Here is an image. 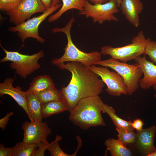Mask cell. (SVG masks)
Returning <instances> with one entry per match:
<instances>
[{
    "label": "cell",
    "instance_id": "obj_17",
    "mask_svg": "<svg viewBox=\"0 0 156 156\" xmlns=\"http://www.w3.org/2000/svg\"><path fill=\"white\" fill-rule=\"evenodd\" d=\"M55 88V83L53 80L49 75H44L35 77L26 92L35 94L46 90Z\"/></svg>",
    "mask_w": 156,
    "mask_h": 156
},
{
    "label": "cell",
    "instance_id": "obj_16",
    "mask_svg": "<svg viewBox=\"0 0 156 156\" xmlns=\"http://www.w3.org/2000/svg\"><path fill=\"white\" fill-rule=\"evenodd\" d=\"M28 117L31 121L42 122V103L36 96L26 92Z\"/></svg>",
    "mask_w": 156,
    "mask_h": 156
},
{
    "label": "cell",
    "instance_id": "obj_18",
    "mask_svg": "<svg viewBox=\"0 0 156 156\" xmlns=\"http://www.w3.org/2000/svg\"><path fill=\"white\" fill-rule=\"evenodd\" d=\"M102 112L106 113L110 117L116 128L125 131H134L135 129L132 127L130 120L127 121L119 117L116 113L113 107L103 103Z\"/></svg>",
    "mask_w": 156,
    "mask_h": 156
},
{
    "label": "cell",
    "instance_id": "obj_10",
    "mask_svg": "<svg viewBox=\"0 0 156 156\" xmlns=\"http://www.w3.org/2000/svg\"><path fill=\"white\" fill-rule=\"evenodd\" d=\"M40 0H22L14 8L5 12L9 21L16 26L29 19L34 14L43 13L47 9Z\"/></svg>",
    "mask_w": 156,
    "mask_h": 156
},
{
    "label": "cell",
    "instance_id": "obj_33",
    "mask_svg": "<svg viewBox=\"0 0 156 156\" xmlns=\"http://www.w3.org/2000/svg\"><path fill=\"white\" fill-rule=\"evenodd\" d=\"M47 8L51 7L52 0H40Z\"/></svg>",
    "mask_w": 156,
    "mask_h": 156
},
{
    "label": "cell",
    "instance_id": "obj_36",
    "mask_svg": "<svg viewBox=\"0 0 156 156\" xmlns=\"http://www.w3.org/2000/svg\"><path fill=\"white\" fill-rule=\"evenodd\" d=\"M148 156H156V150L153 153L148 155Z\"/></svg>",
    "mask_w": 156,
    "mask_h": 156
},
{
    "label": "cell",
    "instance_id": "obj_1",
    "mask_svg": "<svg viewBox=\"0 0 156 156\" xmlns=\"http://www.w3.org/2000/svg\"><path fill=\"white\" fill-rule=\"evenodd\" d=\"M54 65L61 69L68 70L72 74L68 86L60 90L62 100L70 113L82 99L99 95L102 92L104 83L97 74L83 64L68 62Z\"/></svg>",
    "mask_w": 156,
    "mask_h": 156
},
{
    "label": "cell",
    "instance_id": "obj_32",
    "mask_svg": "<svg viewBox=\"0 0 156 156\" xmlns=\"http://www.w3.org/2000/svg\"><path fill=\"white\" fill-rule=\"evenodd\" d=\"M90 1L93 4H103L107 2L109 0H86Z\"/></svg>",
    "mask_w": 156,
    "mask_h": 156
},
{
    "label": "cell",
    "instance_id": "obj_24",
    "mask_svg": "<svg viewBox=\"0 0 156 156\" xmlns=\"http://www.w3.org/2000/svg\"><path fill=\"white\" fill-rule=\"evenodd\" d=\"M118 133L117 140L125 146L128 144H135L136 142L137 134L134 131H129L120 130L116 128Z\"/></svg>",
    "mask_w": 156,
    "mask_h": 156
},
{
    "label": "cell",
    "instance_id": "obj_37",
    "mask_svg": "<svg viewBox=\"0 0 156 156\" xmlns=\"http://www.w3.org/2000/svg\"><path fill=\"white\" fill-rule=\"evenodd\" d=\"M117 2L118 6L119 7L122 0H116Z\"/></svg>",
    "mask_w": 156,
    "mask_h": 156
},
{
    "label": "cell",
    "instance_id": "obj_28",
    "mask_svg": "<svg viewBox=\"0 0 156 156\" xmlns=\"http://www.w3.org/2000/svg\"><path fill=\"white\" fill-rule=\"evenodd\" d=\"M4 144H0V156H12L13 147H5Z\"/></svg>",
    "mask_w": 156,
    "mask_h": 156
},
{
    "label": "cell",
    "instance_id": "obj_19",
    "mask_svg": "<svg viewBox=\"0 0 156 156\" xmlns=\"http://www.w3.org/2000/svg\"><path fill=\"white\" fill-rule=\"evenodd\" d=\"M62 5L60 9L56 13L51 15L48 19L49 22L58 20L66 12L71 9L78 10L79 12L83 9L86 0H61Z\"/></svg>",
    "mask_w": 156,
    "mask_h": 156
},
{
    "label": "cell",
    "instance_id": "obj_11",
    "mask_svg": "<svg viewBox=\"0 0 156 156\" xmlns=\"http://www.w3.org/2000/svg\"><path fill=\"white\" fill-rule=\"evenodd\" d=\"M21 128L24 131L23 142L30 144L49 143L47 137L51 134L52 130L46 122L26 121L22 124Z\"/></svg>",
    "mask_w": 156,
    "mask_h": 156
},
{
    "label": "cell",
    "instance_id": "obj_4",
    "mask_svg": "<svg viewBox=\"0 0 156 156\" xmlns=\"http://www.w3.org/2000/svg\"><path fill=\"white\" fill-rule=\"evenodd\" d=\"M93 64L109 67L119 74L123 79L129 95H132L139 87V80L143 73L140 66L136 63L128 64L111 57Z\"/></svg>",
    "mask_w": 156,
    "mask_h": 156
},
{
    "label": "cell",
    "instance_id": "obj_9",
    "mask_svg": "<svg viewBox=\"0 0 156 156\" xmlns=\"http://www.w3.org/2000/svg\"><path fill=\"white\" fill-rule=\"evenodd\" d=\"M88 68L97 74L107 86L106 91L114 96L128 95L127 87L123 79L116 72L110 71L107 67L97 66L93 64Z\"/></svg>",
    "mask_w": 156,
    "mask_h": 156
},
{
    "label": "cell",
    "instance_id": "obj_5",
    "mask_svg": "<svg viewBox=\"0 0 156 156\" xmlns=\"http://www.w3.org/2000/svg\"><path fill=\"white\" fill-rule=\"evenodd\" d=\"M0 45L5 53V57L0 60V62H11L10 67L15 70L16 73L21 78H26L40 67L38 61L44 56L43 50L31 55L23 54L17 51H8Z\"/></svg>",
    "mask_w": 156,
    "mask_h": 156
},
{
    "label": "cell",
    "instance_id": "obj_22",
    "mask_svg": "<svg viewBox=\"0 0 156 156\" xmlns=\"http://www.w3.org/2000/svg\"><path fill=\"white\" fill-rule=\"evenodd\" d=\"M38 144L18 142L13 147L12 156H35Z\"/></svg>",
    "mask_w": 156,
    "mask_h": 156
},
{
    "label": "cell",
    "instance_id": "obj_15",
    "mask_svg": "<svg viewBox=\"0 0 156 156\" xmlns=\"http://www.w3.org/2000/svg\"><path fill=\"white\" fill-rule=\"evenodd\" d=\"M120 8L126 18L135 27L140 25L139 15L143 9L140 0H122Z\"/></svg>",
    "mask_w": 156,
    "mask_h": 156
},
{
    "label": "cell",
    "instance_id": "obj_25",
    "mask_svg": "<svg viewBox=\"0 0 156 156\" xmlns=\"http://www.w3.org/2000/svg\"><path fill=\"white\" fill-rule=\"evenodd\" d=\"M62 137L57 135L54 141L49 144L47 150L50 152L51 156H75L73 154L69 155L64 152L60 147L59 142L62 140Z\"/></svg>",
    "mask_w": 156,
    "mask_h": 156
},
{
    "label": "cell",
    "instance_id": "obj_7",
    "mask_svg": "<svg viewBox=\"0 0 156 156\" xmlns=\"http://www.w3.org/2000/svg\"><path fill=\"white\" fill-rule=\"evenodd\" d=\"M62 5L58 3L54 6L48 8L42 14L34 17L15 26L10 27L8 30L12 32H17L18 36L21 39L22 42V47L24 46V41L28 38H34L40 43H43L45 40L39 35L38 27L47 16L59 9Z\"/></svg>",
    "mask_w": 156,
    "mask_h": 156
},
{
    "label": "cell",
    "instance_id": "obj_21",
    "mask_svg": "<svg viewBox=\"0 0 156 156\" xmlns=\"http://www.w3.org/2000/svg\"><path fill=\"white\" fill-rule=\"evenodd\" d=\"M67 111L62 100L53 101L42 103V114L43 118Z\"/></svg>",
    "mask_w": 156,
    "mask_h": 156
},
{
    "label": "cell",
    "instance_id": "obj_8",
    "mask_svg": "<svg viewBox=\"0 0 156 156\" xmlns=\"http://www.w3.org/2000/svg\"><path fill=\"white\" fill-rule=\"evenodd\" d=\"M118 7L116 0H109L105 3L96 4H92L86 0L83 10L78 14L91 18L94 23L100 24L106 21L118 22V18L114 15L119 12Z\"/></svg>",
    "mask_w": 156,
    "mask_h": 156
},
{
    "label": "cell",
    "instance_id": "obj_34",
    "mask_svg": "<svg viewBox=\"0 0 156 156\" xmlns=\"http://www.w3.org/2000/svg\"><path fill=\"white\" fill-rule=\"evenodd\" d=\"M60 0H52L51 7H53L59 3Z\"/></svg>",
    "mask_w": 156,
    "mask_h": 156
},
{
    "label": "cell",
    "instance_id": "obj_26",
    "mask_svg": "<svg viewBox=\"0 0 156 156\" xmlns=\"http://www.w3.org/2000/svg\"><path fill=\"white\" fill-rule=\"evenodd\" d=\"M144 54L148 55L153 62L156 64V41L150 39L147 42Z\"/></svg>",
    "mask_w": 156,
    "mask_h": 156
},
{
    "label": "cell",
    "instance_id": "obj_35",
    "mask_svg": "<svg viewBox=\"0 0 156 156\" xmlns=\"http://www.w3.org/2000/svg\"><path fill=\"white\" fill-rule=\"evenodd\" d=\"M153 89L155 92L156 93V84L154 85L153 86ZM153 96L155 98H156V94H154L153 95Z\"/></svg>",
    "mask_w": 156,
    "mask_h": 156
},
{
    "label": "cell",
    "instance_id": "obj_6",
    "mask_svg": "<svg viewBox=\"0 0 156 156\" xmlns=\"http://www.w3.org/2000/svg\"><path fill=\"white\" fill-rule=\"evenodd\" d=\"M150 39L146 38L143 32L140 31L132 39L131 44L120 47L105 46L101 48L100 52L103 55H109L121 62H127L144 54L147 43Z\"/></svg>",
    "mask_w": 156,
    "mask_h": 156
},
{
    "label": "cell",
    "instance_id": "obj_3",
    "mask_svg": "<svg viewBox=\"0 0 156 156\" xmlns=\"http://www.w3.org/2000/svg\"><path fill=\"white\" fill-rule=\"evenodd\" d=\"M75 19L72 17L64 27H55L52 29L53 33L62 32L66 36L67 44L64 49L65 51L60 58H55L51 61L52 64L64 63L66 62H74L80 63L88 68L95 62L101 60L102 54L97 51L87 53L79 49L73 42L70 33V30L73 23Z\"/></svg>",
    "mask_w": 156,
    "mask_h": 156
},
{
    "label": "cell",
    "instance_id": "obj_14",
    "mask_svg": "<svg viewBox=\"0 0 156 156\" xmlns=\"http://www.w3.org/2000/svg\"><path fill=\"white\" fill-rule=\"evenodd\" d=\"M14 80L12 78L8 77L5 79L3 82L0 83V97L4 94L10 95L24 110L28 115L26 92L22 91L19 87H14L12 83Z\"/></svg>",
    "mask_w": 156,
    "mask_h": 156
},
{
    "label": "cell",
    "instance_id": "obj_31",
    "mask_svg": "<svg viewBox=\"0 0 156 156\" xmlns=\"http://www.w3.org/2000/svg\"><path fill=\"white\" fill-rule=\"evenodd\" d=\"M14 114V112H10L7 113L3 118L0 119V127L2 130H5L10 120V117Z\"/></svg>",
    "mask_w": 156,
    "mask_h": 156
},
{
    "label": "cell",
    "instance_id": "obj_13",
    "mask_svg": "<svg viewBox=\"0 0 156 156\" xmlns=\"http://www.w3.org/2000/svg\"><path fill=\"white\" fill-rule=\"evenodd\" d=\"M140 66L144 75L139 80V86L147 90L156 84V65L147 60L145 56H140L134 60Z\"/></svg>",
    "mask_w": 156,
    "mask_h": 156
},
{
    "label": "cell",
    "instance_id": "obj_23",
    "mask_svg": "<svg viewBox=\"0 0 156 156\" xmlns=\"http://www.w3.org/2000/svg\"><path fill=\"white\" fill-rule=\"evenodd\" d=\"M34 95L42 103L53 101L62 100L60 90L55 88L46 90Z\"/></svg>",
    "mask_w": 156,
    "mask_h": 156
},
{
    "label": "cell",
    "instance_id": "obj_20",
    "mask_svg": "<svg viewBox=\"0 0 156 156\" xmlns=\"http://www.w3.org/2000/svg\"><path fill=\"white\" fill-rule=\"evenodd\" d=\"M104 144L112 156L132 155L131 150L117 139L109 138L105 141Z\"/></svg>",
    "mask_w": 156,
    "mask_h": 156
},
{
    "label": "cell",
    "instance_id": "obj_29",
    "mask_svg": "<svg viewBox=\"0 0 156 156\" xmlns=\"http://www.w3.org/2000/svg\"><path fill=\"white\" fill-rule=\"evenodd\" d=\"M46 144L43 142H41L38 144V146L37 148L35 156H44L46 150H47V147L49 144Z\"/></svg>",
    "mask_w": 156,
    "mask_h": 156
},
{
    "label": "cell",
    "instance_id": "obj_12",
    "mask_svg": "<svg viewBox=\"0 0 156 156\" xmlns=\"http://www.w3.org/2000/svg\"><path fill=\"white\" fill-rule=\"evenodd\" d=\"M156 127L153 125L148 128L137 131L135 146L144 156H148L156 150L154 144Z\"/></svg>",
    "mask_w": 156,
    "mask_h": 156
},
{
    "label": "cell",
    "instance_id": "obj_30",
    "mask_svg": "<svg viewBox=\"0 0 156 156\" xmlns=\"http://www.w3.org/2000/svg\"><path fill=\"white\" fill-rule=\"evenodd\" d=\"M131 125L135 129H136L137 131H140L143 129L144 123L143 121L141 119L137 118L131 122Z\"/></svg>",
    "mask_w": 156,
    "mask_h": 156
},
{
    "label": "cell",
    "instance_id": "obj_27",
    "mask_svg": "<svg viewBox=\"0 0 156 156\" xmlns=\"http://www.w3.org/2000/svg\"><path fill=\"white\" fill-rule=\"evenodd\" d=\"M22 0H0V9L3 12L11 10L18 6Z\"/></svg>",
    "mask_w": 156,
    "mask_h": 156
},
{
    "label": "cell",
    "instance_id": "obj_2",
    "mask_svg": "<svg viewBox=\"0 0 156 156\" xmlns=\"http://www.w3.org/2000/svg\"><path fill=\"white\" fill-rule=\"evenodd\" d=\"M103 103L99 95L82 99L70 113L68 118L84 130L91 127L105 126L106 124L101 114Z\"/></svg>",
    "mask_w": 156,
    "mask_h": 156
}]
</instances>
